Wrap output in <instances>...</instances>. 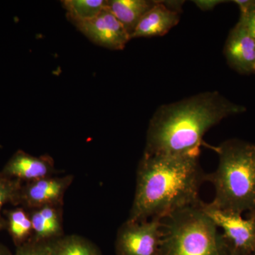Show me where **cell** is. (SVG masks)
Here are the masks:
<instances>
[{
	"label": "cell",
	"mask_w": 255,
	"mask_h": 255,
	"mask_svg": "<svg viewBox=\"0 0 255 255\" xmlns=\"http://www.w3.org/2000/svg\"><path fill=\"white\" fill-rule=\"evenodd\" d=\"M199 153L184 155L143 154L136 172V187L128 221L162 220L199 204V189L206 181Z\"/></svg>",
	"instance_id": "6da1fadb"
},
{
	"label": "cell",
	"mask_w": 255,
	"mask_h": 255,
	"mask_svg": "<svg viewBox=\"0 0 255 255\" xmlns=\"http://www.w3.org/2000/svg\"><path fill=\"white\" fill-rule=\"evenodd\" d=\"M218 92H206L160 106L149 123L144 153L184 155L199 153L206 132L223 119L246 112Z\"/></svg>",
	"instance_id": "7a4b0ae2"
},
{
	"label": "cell",
	"mask_w": 255,
	"mask_h": 255,
	"mask_svg": "<svg viewBox=\"0 0 255 255\" xmlns=\"http://www.w3.org/2000/svg\"><path fill=\"white\" fill-rule=\"evenodd\" d=\"M219 165L206 181L214 187L212 205L242 214L255 210V144L238 139L216 148Z\"/></svg>",
	"instance_id": "3957f363"
},
{
	"label": "cell",
	"mask_w": 255,
	"mask_h": 255,
	"mask_svg": "<svg viewBox=\"0 0 255 255\" xmlns=\"http://www.w3.org/2000/svg\"><path fill=\"white\" fill-rule=\"evenodd\" d=\"M200 202L162 219L160 255L226 254L227 243L219 228L201 210Z\"/></svg>",
	"instance_id": "277c9868"
},
{
	"label": "cell",
	"mask_w": 255,
	"mask_h": 255,
	"mask_svg": "<svg viewBox=\"0 0 255 255\" xmlns=\"http://www.w3.org/2000/svg\"><path fill=\"white\" fill-rule=\"evenodd\" d=\"M201 210L223 231V236L231 253L239 255L255 253V223L241 214L220 209L209 203L201 201Z\"/></svg>",
	"instance_id": "5b68a950"
},
{
	"label": "cell",
	"mask_w": 255,
	"mask_h": 255,
	"mask_svg": "<svg viewBox=\"0 0 255 255\" xmlns=\"http://www.w3.org/2000/svg\"><path fill=\"white\" fill-rule=\"evenodd\" d=\"M162 220L134 222L127 220L117 233V255H160Z\"/></svg>",
	"instance_id": "8992f818"
},
{
	"label": "cell",
	"mask_w": 255,
	"mask_h": 255,
	"mask_svg": "<svg viewBox=\"0 0 255 255\" xmlns=\"http://www.w3.org/2000/svg\"><path fill=\"white\" fill-rule=\"evenodd\" d=\"M73 180V175L68 174L22 183L16 206H21L26 210L45 206H63L64 196Z\"/></svg>",
	"instance_id": "52a82bcc"
},
{
	"label": "cell",
	"mask_w": 255,
	"mask_h": 255,
	"mask_svg": "<svg viewBox=\"0 0 255 255\" xmlns=\"http://www.w3.org/2000/svg\"><path fill=\"white\" fill-rule=\"evenodd\" d=\"M73 23L90 41L109 49L123 50L130 40L126 28L107 6L96 17Z\"/></svg>",
	"instance_id": "ba28073f"
},
{
	"label": "cell",
	"mask_w": 255,
	"mask_h": 255,
	"mask_svg": "<svg viewBox=\"0 0 255 255\" xmlns=\"http://www.w3.org/2000/svg\"><path fill=\"white\" fill-rule=\"evenodd\" d=\"M224 53L228 64L238 73H255V39L241 21L230 32Z\"/></svg>",
	"instance_id": "9c48e42d"
},
{
	"label": "cell",
	"mask_w": 255,
	"mask_h": 255,
	"mask_svg": "<svg viewBox=\"0 0 255 255\" xmlns=\"http://www.w3.org/2000/svg\"><path fill=\"white\" fill-rule=\"evenodd\" d=\"M4 175L22 182L53 177L57 172L53 159L48 155L33 156L18 150L1 171Z\"/></svg>",
	"instance_id": "30bf717a"
},
{
	"label": "cell",
	"mask_w": 255,
	"mask_h": 255,
	"mask_svg": "<svg viewBox=\"0 0 255 255\" xmlns=\"http://www.w3.org/2000/svg\"><path fill=\"white\" fill-rule=\"evenodd\" d=\"M179 20L180 13L169 9L164 1H155L137 24L131 38L164 36L177 26Z\"/></svg>",
	"instance_id": "8fae6325"
},
{
	"label": "cell",
	"mask_w": 255,
	"mask_h": 255,
	"mask_svg": "<svg viewBox=\"0 0 255 255\" xmlns=\"http://www.w3.org/2000/svg\"><path fill=\"white\" fill-rule=\"evenodd\" d=\"M33 226L31 240L50 242L63 237V206H45L28 210Z\"/></svg>",
	"instance_id": "7c38bea8"
},
{
	"label": "cell",
	"mask_w": 255,
	"mask_h": 255,
	"mask_svg": "<svg viewBox=\"0 0 255 255\" xmlns=\"http://www.w3.org/2000/svg\"><path fill=\"white\" fill-rule=\"evenodd\" d=\"M155 2L150 0H110L106 6L123 25L131 39L137 24Z\"/></svg>",
	"instance_id": "4fadbf2b"
},
{
	"label": "cell",
	"mask_w": 255,
	"mask_h": 255,
	"mask_svg": "<svg viewBox=\"0 0 255 255\" xmlns=\"http://www.w3.org/2000/svg\"><path fill=\"white\" fill-rule=\"evenodd\" d=\"M5 229L16 248L31 239L33 226L28 210L19 206L4 211Z\"/></svg>",
	"instance_id": "5bb4252c"
},
{
	"label": "cell",
	"mask_w": 255,
	"mask_h": 255,
	"mask_svg": "<svg viewBox=\"0 0 255 255\" xmlns=\"http://www.w3.org/2000/svg\"><path fill=\"white\" fill-rule=\"evenodd\" d=\"M48 243L51 255H103L93 243L77 235L63 236Z\"/></svg>",
	"instance_id": "9a60e30c"
},
{
	"label": "cell",
	"mask_w": 255,
	"mask_h": 255,
	"mask_svg": "<svg viewBox=\"0 0 255 255\" xmlns=\"http://www.w3.org/2000/svg\"><path fill=\"white\" fill-rule=\"evenodd\" d=\"M72 22H82L96 17L106 7L105 0H65L62 1Z\"/></svg>",
	"instance_id": "2e32d148"
},
{
	"label": "cell",
	"mask_w": 255,
	"mask_h": 255,
	"mask_svg": "<svg viewBox=\"0 0 255 255\" xmlns=\"http://www.w3.org/2000/svg\"><path fill=\"white\" fill-rule=\"evenodd\" d=\"M22 183L18 179L4 175L0 171V232L5 229V220L1 215V208L8 203L16 206Z\"/></svg>",
	"instance_id": "e0dca14e"
},
{
	"label": "cell",
	"mask_w": 255,
	"mask_h": 255,
	"mask_svg": "<svg viewBox=\"0 0 255 255\" xmlns=\"http://www.w3.org/2000/svg\"><path fill=\"white\" fill-rule=\"evenodd\" d=\"M14 255H51L48 242L30 240L22 246L17 247Z\"/></svg>",
	"instance_id": "ac0fdd59"
},
{
	"label": "cell",
	"mask_w": 255,
	"mask_h": 255,
	"mask_svg": "<svg viewBox=\"0 0 255 255\" xmlns=\"http://www.w3.org/2000/svg\"><path fill=\"white\" fill-rule=\"evenodd\" d=\"M239 21L246 26L255 39V3L248 11L241 14Z\"/></svg>",
	"instance_id": "d6986e66"
},
{
	"label": "cell",
	"mask_w": 255,
	"mask_h": 255,
	"mask_svg": "<svg viewBox=\"0 0 255 255\" xmlns=\"http://www.w3.org/2000/svg\"><path fill=\"white\" fill-rule=\"evenodd\" d=\"M194 4L202 11H210L214 9L216 6L226 2V1L222 0H196L194 1Z\"/></svg>",
	"instance_id": "ffe728a7"
},
{
	"label": "cell",
	"mask_w": 255,
	"mask_h": 255,
	"mask_svg": "<svg viewBox=\"0 0 255 255\" xmlns=\"http://www.w3.org/2000/svg\"><path fill=\"white\" fill-rule=\"evenodd\" d=\"M0 255H14V254L11 253L7 247L0 243Z\"/></svg>",
	"instance_id": "44dd1931"
},
{
	"label": "cell",
	"mask_w": 255,
	"mask_h": 255,
	"mask_svg": "<svg viewBox=\"0 0 255 255\" xmlns=\"http://www.w3.org/2000/svg\"><path fill=\"white\" fill-rule=\"evenodd\" d=\"M250 219H251L253 220V221H254L255 223V210L253 211H251V212H249V217Z\"/></svg>",
	"instance_id": "7402d4cb"
},
{
	"label": "cell",
	"mask_w": 255,
	"mask_h": 255,
	"mask_svg": "<svg viewBox=\"0 0 255 255\" xmlns=\"http://www.w3.org/2000/svg\"><path fill=\"white\" fill-rule=\"evenodd\" d=\"M223 255H239L236 254V253H229V254H228V253H226V254H225Z\"/></svg>",
	"instance_id": "603a6c76"
},
{
	"label": "cell",
	"mask_w": 255,
	"mask_h": 255,
	"mask_svg": "<svg viewBox=\"0 0 255 255\" xmlns=\"http://www.w3.org/2000/svg\"></svg>",
	"instance_id": "cb8c5ba5"
}]
</instances>
